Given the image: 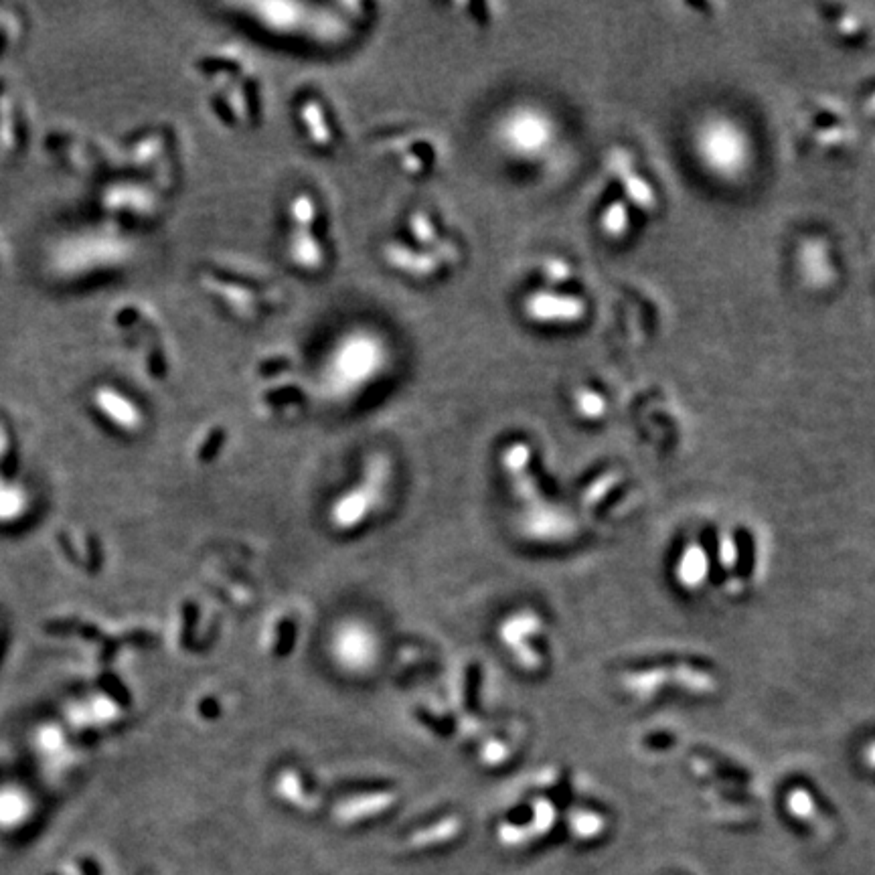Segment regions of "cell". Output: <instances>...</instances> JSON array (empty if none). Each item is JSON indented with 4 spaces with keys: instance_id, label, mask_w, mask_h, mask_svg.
<instances>
[{
    "instance_id": "obj_1",
    "label": "cell",
    "mask_w": 875,
    "mask_h": 875,
    "mask_svg": "<svg viewBox=\"0 0 875 875\" xmlns=\"http://www.w3.org/2000/svg\"><path fill=\"white\" fill-rule=\"evenodd\" d=\"M695 150L701 165L722 179L744 175L750 165V140L746 132L728 118H707L695 134Z\"/></svg>"
},
{
    "instance_id": "obj_2",
    "label": "cell",
    "mask_w": 875,
    "mask_h": 875,
    "mask_svg": "<svg viewBox=\"0 0 875 875\" xmlns=\"http://www.w3.org/2000/svg\"><path fill=\"white\" fill-rule=\"evenodd\" d=\"M555 128L551 118L533 108L519 106L511 110L499 124V140L503 148L521 161H533L543 156L553 144Z\"/></svg>"
},
{
    "instance_id": "obj_3",
    "label": "cell",
    "mask_w": 875,
    "mask_h": 875,
    "mask_svg": "<svg viewBox=\"0 0 875 875\" xmlns=\"http://www.w3.org/2000/svg\"><path fill=\"white\" fill-rule=\"evenodd\" d=\"M333 653L345 669L363 671L371 667L377 655L375 634L361 622H347L335 634Z\"/></svg>"
},
{
    "instance_id": "obj_4",
    "label": "cell",
    "mask_w": 875,
    "mask_h": 875,
    "mask_svg": "<svg viewBox=\"0 0 875 875\" xmlns=\"http://www.w3.org/2000/svg\"><path fill=\"white\" fill-rule=\"evenodd\" d=\"M525 312L539 323H576L586 314V304L574 296L535 292L525 300Z\"/></svg>"
},
{
    "instance_id": "obj_5",
    "label": "cell",
    "mask_w": 875,
    "mask_h": 875,
    "mask_svg": "<svg viewBox=\"0 0 875 875\" xmlns=\"http://www.w3.org/2000/svg\"><path fill=\"white\" fill-rule=\"evenodd\" d=\"M393 803H395V797L389 792L373 794V797H359V799H351V801L339 805L335 811V817L339 823L349 825V823L379 815L385 809H389Z\"/></svg>"
},
{
    "instance_id": "obj_6",
    "label": "cell",
    "mask_w": 875,
    "mask_h": 875,
    "mask_svg": "<svg viewBox=\"0 0 875 875\" xmlns=\"http://www.w3.org/2000/svg\"><path fill=\"white\" fill-rule=\"evenodd\" d=\"M371 497L367 491H353L345 499H341L333 509V523L339 529H355L365 521L371 511Z\"/></svg>"
},
{
    "instance_id": "obj_7",
    "label": "cell",
    "mask_w": 875,
    "mask_h": 875,
    "mask_svg": "<svg viewBox=\"0 0 875 875\" xmlns=\"http://www.w3.org/2000/svg\"><path fill=\"white\" fill-rule=\"evenodd\" d=\"M801 266L807 280L815 286H825L833 278V268L823 242H809L801 250Z\"/></svg>"
},
{
    "instance_id": "obj_8",
    "label": "cell",
    "mask_w": 875,
    "mask_h": 875,
    "mask_svg": "<svg viewBox=\"0 0 875 875\" xmlns=\"http://www.w3.org/2000/svg\"><path fill=\"white\" fill-rule=\"evenodd\" d=\"M278 792H280V797H282L286 803H290V805H294V807H298V809H312V807H314V805L310 803V799L306 797V794H302V788H300V776H298L296 772H292V770H286V772L280 774V780H278Z\"/></svg>"
},
{
    "instance_id": "obj_9",
    "label": "cell",
    "mask_w": 875,
    "mask_h": 875,
    "mask_svg": "<svg viewBox=\"0 0 875 875\" xmlns=\"http://www.w3.org/2000/svg\"><path fill=\"white\" fill-rule=\"evenodd\" d=\"M456 831H458V821L456 819H448V821H444L440 825H434V829H430V831L416 833L410 839V845L412 847H426V845H432L436 841V837H438V841H446V839L454 837Z\"/></svg>"
},
{
    "instance_id": "obj_10",
    "label": "cell",
    "mask_w": 875,
    "mask_h": 875,
    "mask_svg": "<svg viewBox=\"0 0 875 875\" xmlns=\"http://www.w3.org/2000/svg\"><path fill=\"white\" fill-rule=\"evenodd\" d=\"M602 229L610 237H620L628 229V211L622 203L610 205L602 215Z\"/></svg>"
},
{
    "instance_id": "obj_11",
    "label": "cell",
    "mask_w": 875,
    "mask_h": 875,
    "mask_svg": "<svg viewBox=\"0 0 875 875\" xmlns=\"http://www.w3.org/2000/svg\"><path fill=\"white\" fill-rule=\"evenodd\" d=\"M578 410H580L586 418H598V416H602V414L606 412L604 397L598 395V393H594V391L584 389V391H580V395H578Z\"/></svg>"
}]
</instances>
